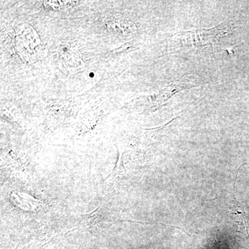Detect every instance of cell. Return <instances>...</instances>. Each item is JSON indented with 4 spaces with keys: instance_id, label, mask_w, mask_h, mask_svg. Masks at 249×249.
<instances>
[{
    "instance_id": "obj_1",
    "label": "cell",
    "mask_w": 249,
    "mask_h": 249,
    "mask_svg": "<svg viewBox=\"0 0 249 249\" xmlns=\"http://www.w3.org/2000/svg\"><path fill=\"white\" fill-rule=\"evenodd\" d=\"M231 24L224 22L212 29H198L176 33L171 37L170 45L173 48L182 47H202L217 45L230 33Z\"/></svg>"
}]
</instances>
